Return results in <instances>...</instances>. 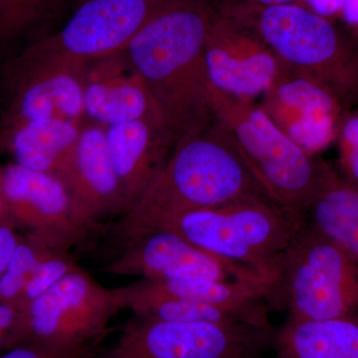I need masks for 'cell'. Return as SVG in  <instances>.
Returning <instances> with one entry per match:
<instances>
[{"label": "cell", "mask_w": 358, "mask_h": 358, "mask_svg": "<svg viewBox=\"0 0 358 358\" xmlns=\"http://www.w3.org/2000/svg\"><path fill=\"white\" fill-rule=\"evenodd\" d=\"M215 14L205 0H169L124 51L152 91L176 145L215 121L204 59Z\"/></svg>", "instance_id": "6da1fadb"}, {"label": "cell", "mask_w": 358, "mask_h": 358, "mask_svg": "<svg viewBox=\"0 0 358 358\" xmlns=\"http://www.w3.org/2000/svg\"><path fill=\"white\" fill-rule=\"evenodd\" d=\"M253 196L268 199L215 120L201 133L179 141L154 180L115 224L114 233L126 243L187 212Z\"/></svg>", "instance_id": "7a4b0ae2"}, {"label": "cell", "mask_w": 358, "mask_h": 358, "mask_svg": "<svg viewBox=\"0 0 358 358\" xmlns=\"http://www.w3.org/2000/svg\"><path fill=\"white\" fill-rule=\"evenodd\" d=\"M216 121L228 131L256 182L280 208L306 221V214L336 174L278 128L255 101L211 90Z\"/></svg>", "instance_id": "3957f363"}, {"label": "cell", "mask_w": 358, "mask_h": 358, "mask_svg": "<svg viewBox=\"0 0 358 358\" xmlns=\"http://www.w3.org/2000/svg\"><path fill=\"white\" fill-rule=\"evenodd\" d=\"M225 13L255 30L289 70L326 85L345 106L358 102V45L333 21L296 3Z\"/></svg>", "instance_id": "277c9868"}, {"label": "cell", "mask_w": 358, "mask_h": 358, "mask_svg": "<svg viewBox=\"0 0 358 358\" xmlns=\"http://www.w3.org/2000/svg\"><path fill=\"white\" fill-rule=\"evenodd\" d=\"M303 223L272 200L253 196L187 212L162 229L275 284L285 254Z\"/></svg>", "instance_id": "5b68a950"}, {"label": "cell", "mask_w": 358, "mask_h": 358, "mask_svg": "<svg viewBox=\"0 0 358 358\" xmlns=\"http://www.w3.org/2000/svg\"><path fill=\"white\" fill-rule=\"evenodd\" d=\"M122 310L119 288L103 287L78 268L18 310L6 350L33 345L67 358H91Z\"/></svg>", "instance_id": "8992f818"}, {"label": "cell", "mask_w": 358, "mask_h": 358, "mask_svg": "<svg viewBox=\"0 0 358 358\" xmlns=\"http://www.w3.org/2000/svg\"><path fill=\"white\" fill-rule=\"evenodd\" d=\"M271 305L288 322L358 320V264L303 223L285 254Z\"/></svg>", "instance_id": "52a82bcc"}, {"label": "cell", "mask_w": 358, "mask_h": 358, "mask_svg": "<svg viewBox=\"0 0 358 358\" xmlns=\"http://www.w3.org/2000/svg\"><path fill=\"white\" fill-rule=\"evenodd\" d=\"M273 327L178 322L133 315L114 343L91 358H263L274 350Z\"/></svg>", "instance_id": "ba28073f"}, {"label": "cell", "mask_w": 358, "mask_h": 358, "mask_svg": "<svg viewBox=\"0 0 358 358\" xmlns=\"http://www.w3.org/2000/svg\"><path fill=\"white\" fill-rule=\"evenodd\" d=\"M86 64L49 50L39 41L26 49L11 74V128L46 119L84 124Z\"/></svg>", "instance_id": "9c48e42d"}, {"label": "cell", "mask_w": 358, "mask_h": 358, "mask_svg": "<svg viewBox=\"0 0 358 358\" xmlns=\"http://www.w3.org/2000/svg\"><path fill=\"white\" fill-rule=\"evenodd\" d=\"M204 59L210 90L237 100L262 96L288 69L255 30L226 13L214 16Z\"/></svg>", "instance_id": "30bf717a"}, {"label": "cell", "mask_w": 358, "mask_h": 358, "mask_svg": "<svg viewBox=\"0 0 358 358\" xmlns=\"http://www.w3.org/2000/svg\"><path fill=\"white\" fill-rule=\"evenodd\" d=\"M0 181L9 215L45 248L67 252L89 234L57 176L13 164L2 169Z\"/></svg>", "instance_id": "8fae6325"}, {"label": "cell", "mask_w": 358, "mask_h": 358, "mask_svg": "<svg viewBox=\"0 0 358 358\" xmlns=\"http://www.w3.org/2000/svg\"><path fill=\"white\" fill-rule=\"evenodd\" d=\"M124 245L106 273L155 282L266 279L251 268L212 255L171 230L154 231Z\"/></svg>", "instance_id": "7c38bea8"}, {"label": "cell", "mask_w": 358, "mask_h": 358, "mask_svg": "<svg viewBox=\"0 0 358 358\" xmlns=\"http://www.w3.org/2000/svg\"><path fill=\"white\" fill-rule=\"evenodd\" d=\"M169 0H86L64 27L40 40L45 48L89 62L124 51Z\"/></svg>", "instance_id": "4fadbf2b"}, {"label": "cell", "mask_w": 358, "mask_h": 358, "mask_svg": "<svg viewBox=\"0 0 358 358\" xmlns=\"http://www.w3.org/2000/svg\"><path fill=\"white\" fill-rule=\"evenodd\" d=\"M259 105L282 133L312 155L336 140L345 114V106L326 85L289 69Z\"/></svg>", "instance_id": "5bb4252c"}, {"label": "cell", "mask_w": 358, "mask_h": 358, "mask_svg": "<svg viewBox=\"0 0 358 358\" xmlns=\"http://www.w3.org/2000/svg\"><path fill=\"white\" fill-rule=\"evenodd\" d=\"M53 176L64 183L77 217L89 231L95 229L103 218L122 214L126 209L106 127L84 124L74 152Z\"/></svg>", "instance_id": "9a60e30c"}, {"label": "cell", "mask_w": 358, "mask_h": 358, "mask_svg": "<svg viewBox=\"0 0 358 358\" xmlns=\"http://www.w3.org/2000/svg\"><path fill=\"white\" fill-rule=\"evenodd\" d=\"M84 103L86 117L103 127L133 121L169 126L152 91L124 51L87 62Z\"/></svg>", "instance_id": "2e32d148"}, {"label": "cell", "mask_w": 358, "mask_h": 358, "mask_svg": "<svg viewBox=\"0 0 358 358\" xmlns=\"http://www.w3.org/2000/svg\"><path fill=\"white\" fill-rule=\"evenodd\" d=\"M106 134L126 212L166 164L176 138L167 124L150 121L113 124L106 127Z\"/></svg>", "instance_id": "e0dca14e"}, {"label": "cell", "mask_w": 358, "mask_h": 358, "mask_svg": "<svg viewBox=\"0 0 358 358\" xmlns=\"http://www.w3.org/2000/svg\"><path fill=\"white\" fill-rule=\"evenodd\" d=\"M124 310L143 319L178 322H226L273 327L268 313L217 307L176 296L141 279L119 288Z\"/></svg>", "instance_id": "ac0fdd59"}, {"label": "cell", "mask_w": 358, "mask_h": 358, "mask_svg": "<svg viewBox=\"0 0 358 358\" xmlns=\"http://www.w3.org/2000/svg\"><path fill=\"white\" fill-rule=\"evenodd\" d=\"M274 352L275 358H358V320H287Z\"/></svg>", "instance_id": "d6986e66"}, {"label": "cell", "mask_w": 358, "mask_h": 358, "mask_svg": "<svg viewBox=\"0 0 358 358\" xmlns=\"http://www.w3.org/2000/svg\"><path fill=\"white\" fill-rule=\"evenodd\" d=\"M84 124L46 119L13 127L10 147L15 164L55 174L74 152Z\"/></svg>", "instance_id": "ffe728a7"}, {"label": "cell", "mask_w": 358, "mask_h": 358, "mask_svg": "<svg viewBox=\"0 0 358 358\" xmlns=\"http://www.w3.org/2000/svg\"><path fill=\"white\" fill-rule=\"evenodd\" d=\"M306 223L358 264V187L334 179L306 214Z\"/></svg>", "instance_id": "44dd1931"}, {"label": "cell", "mask_w": 358, "mask_h": 358, "mask_svg": "<svg viewBox=\"0 0 358 358\" xmlns=\"http://www.w3.org/2000/svg\"><path fill=\"white\" fill-rule=\"evenodd\" d=\"M53 252L34 240L18 243L10 262L0 277V301L14 306L39 263Z\"/></svg>", "instance_id": "7402d4cb"}, {"label": "cell", "mask_w": 358, "mask_h": 358, "mask_svg": "<svg viewBox=\"0 0 358 358\" xmlns=\"http://www.w3.org/2000/svg\"><path fill=\"white\" fill-rule=\"evenodd\" d=\"M78 268L79 266L68 256L67 252H53L37 266L14 308L18 312Z\"/></svg>", "instance_id": "603a6c76"}, {"label": "cell", "mask_w": 358, "mask_h": 358, "mask_svg": "<svg viewBox=\"0 0 358 358\" xmlns=\"http://www.w3.org/2000/svg\"><path fill=\"white\" fill-rule=\"evenodd\" d=\"M61 0H9L0 11V39L15 38L44 18Z\"/></svg>", "instance_id": "cb8c5ba5"}, {"label": "cell", "mask_w": 358, "mask_h": 358, "mask_svg": "<svg viewBox=\"0 0 358 358\" xmlns=\"http://www.w3.org/2000/svg\"><path fill=\"white\" fill-rule=\"evenodd\" d=\"M339 162L346 182L358 187V112L345 113L336 136Z\"/></svg>", "instance_id": "d4e9b609"}, {"label": "cell", "mask_w": 358, "mask_h": 358, "mask_svg": "<svg viewBox=\"0 0 358 358\" xmlns=\"http://www.w3.org/2000/svg\"><path fill=\"white\" fill-rule=\"evenodd\" d=\"M9 217L10 215L8 214V215L0 218V277L6 270L14 252L20 243L13 226L8 224L7 218Z\"/></svg>", "instance_id": "484cf974"}, {"label": "cell", "mask_w": 358, "mask_h": 358, "mask_svg": "<svg viewBox=\"0 0 358 358\" xmlns=\"http://www.w3.org/2000/svg\"><path fill=\"white\" fill-rule=\"evenodd\" d=\"M345 0H299L298 3L312 13L331 20L341 15Z\"/></svg>", "instance_id": "4316f807"}, {"label": "cell", "mask_w": 358, "mask_h": 358, "mask_svg": "<svg viewBox=\"0 0 358 358\" xmlns=\"http://www.w3.org/2000/svg\"><path fill=\"white\" fill-rule=\"evenodd\" d=\"M0 358H67L33 345H20L6 350Z\"/></svg>", "instance_id": "83f0119b"}, {"label": "cell", "mask_w": 358, "mask_h": 358, "mask_svg": "<svg viewBox=\"0 0 358 358\" xmlns=\"http://www.w3.org/2000/svg\"><path fill=\"white\" fill-rule=\"evenodd\" d=\"M14 313L10 308L0 303V355L6 350L7 341L13 329Z\"/></svg>", "instance_id": "f1b7e54d"}, {"label": "cell", "mask_w": 358, "mask_h": 358, "mask_svg": "<svg viewBox=\"0 0 358 358\" xmlns=\"http://www.w3.org/2000/svg\"><path fill=\"white\" fill-rule=\"evenodd\" d=\"M339 17L352 32L358 35V0H345Z\"/></svg>", "instance_id": "f546056e"}, {"label": "cell", "mask_w": 358, "mask_h": 358, "mask_svg": "<svg viewBox=\"0 0 358 358\" xmlns=\"http://www.w3.org/2000/svg\"><path fill=\"white\" fill-rule=\"evenodd\" d=\"M299 0H249L247 6H281V4L298 3Z\"/></svg>", "instance_id": "4dcf8cb0"}, {"label": "cell", "mask_w": 358, "mask_h": 358, "mask_svg": "<svg viewBox=\"0 0 358 358\" xmlns=\"http://www.w3.org/2000/svg\"><path fill=\"white\" fill-rule=\"evenodd\" d=\"M8 214L6 201H4L3 192H2L1 181H0V218L8 215Z\"/></svg>", "instance_id": "1f68e13d"}, {"label": "cell", "mask_w": 358, "mask_h": 358, "mask_svg": "<svg viewBox=\"0 0 358 358\" xmlns=\"http://www.w3.org/2000/svg\"><path fill=\"white\" fill-rule=\"evenodd\" d=\"M9 0H0V11L2 10V9L4 8V6H6L7 3H8Z\"/></svg>", "instance_id": "d6a6232c"}, {"label": "cell", "mask_w": 358, "mask_h": 358, "mask_svg": "<svg viewBox=\"0 0 358 358\" xmlns=\"http://www.w3.org/2000/svg\"><path fill=\"white\" fill-rule=\"evenodd\" d=\"M275 358V357H274Z\"/></svg>", "instance_id": "836d02e7"}]
</instances>
